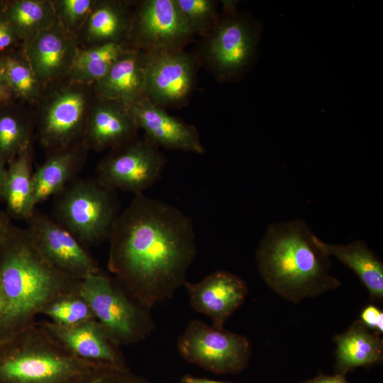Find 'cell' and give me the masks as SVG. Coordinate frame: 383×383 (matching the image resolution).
Segmentation results:
<instances>
[{
  "label": "cell",
  "instance_id": "6da1fadb",
  "mask_svg": "<svg viewBox=\"0 0 383 383\" xmlns=\"http://www.w3.org/2000/svg\"><path fill=\"white\" fill-rule=\"evenodd\" d=\"M109 239V271L147 309L171 299L185 284L197 251L192 219L144 194L118 214Z\"/></svg>",
  "mask_w": 383,
  "mask_h": 383
},
{
  "label": "cell",
  "instance_id": "7a4b0ae2",
  "mask_svg": "<svg viewBox=\"0 0 383 383\" xmlns=\"http://www.w3.org/2000/svg\"><path fill=\"white\" fill-rule=\"evenodd\" d=\"M81 281L53 266L27 228L12 225L0 247V284L5 303L0 344L33 323L52 300L78 292Z\"/></svg>",
  "mask_w": 383,
  "mask_h": 383
},
{
  "label": "cell",
  "instance_id": "3957f363",
  "mask_svg": "<svg viewBox=\"0 0 383 383\" xmlns=\"http://www.w3.org/2000/svg\"><path fill=\"white\" fill-rule=\"evenodd\" d=\"M302 219L270 224L255 251L259 273L275 293L294 304L335 290L331 257Z\"/></svg>",
  "mask_w": 383,
  "mask_h": 383
},
{
  "label": "cell",
  "instance_id": "277c9868",
  "mask_svg": "<svg viewBox=\"0 0 383 383\" xmlns=\"http://www.w3.org/2000/svg\"><path fill=\"white\" fill-rule=\"evenodd\" d=\"M35 321L0 344V383H91L99 369Z\"/></svg>",
  "mask_w": 383,
  "mask_h": 383
},
{
  "label": "cell",
  "instance_id": "5b68a950",
  "mask_svg": "<svg viewBox=\"0 0 383 383\" xmlns=\"http://www.w3.org/2000/svg\"><path fill=\"white\" fill-rule=\"evenodd\" d=\"M55 196L54 219L85 247L109 238L119 214L113 191L96 179H75Z\"/></svg>",
  "mask_w": 383,
  "mask_h": 383
},
{
  "label": "cell",
  "instance_id": "8992f818",
  "mask_svg": "<svg viewBox=\"0 0 383 383\" xmlns=\"http://www.w3.org/2000/svg\"><path fill=\"white\" fill-rule=\"evenodd\" d=\"M79 293L89 305L94 318L120 347L146 339L155 328L149 309L101 271L82 279Z\"/></svg>",
  "mask_w": 383,
  "mask_h": 383
},
{
  "label": "cell",
  "instance_id": "52a82bcc",
  "mask_svg": "<svg viewBox=\"0 0 383 383\" xmlns=\"http://www.w3.org/2000/svg\"><path fill=\"white\" fill-rule=\"evenodd\" d=\"M44 98L38 122V138L51 152L69 148L82 139L95 99L92 87L65 78L52 85Z\"/></svg>",
  "mask_w": 383,
  "mask_h": 383
},
{
  "label": "cell",
  "instance_id": "ba28073f",
  "mask_svg": "<svg viewBox=\"0 0 383 383\" xmlns=\"http://www.w3.org/2000/svg\"><path fill=\"white\" fill-rule=\"evenodd\" d=\"M177 348L185 360L217 375L242 372L248 366L252 354L246 336L216 328L198 319L187 324Z\"/></svg>",
  "mask_w": 383,
  "mask_h": 383
},
{
  "label": "cell",
  "instance_id": "9c48e42d",
  "mask_svg": "<svg viewBox=\"0 0 383 383\" xmlns=\"http://www.w3.org/2000/svg\"><path fill=\"white\" fill-rule=\"evenodd\" d=\"M259 33L254 21L235 11L227 13L204 37L202 60L219 80H236L255 58Z\"/></svg>",
  "mask_w": 383,
  "mask_h": 383
},
{
  "label": "cell",
  "instance_id": "30bf717a",
  "mask_svg": "<svg viewBox=\"0 0 383 383\" xmlns=\"http://www.w3.org/2000/svg\"><path fill=\"white\" fill-rule=\"evenodd\" d=\"M166 162L158 146L136 136L111 149L99 162L96 179L110 190L140 194L160 178Z\"/></svg>",
  "mask_w": 383,
  "mask_h": 383
},
{
  "label": "cell",
  "instance_id": "8fae6325",
  "mask_svg": "<svg viewBox=\"0 0 383 383\" xmlns=\"http://www.w3.org/2000/svg\"><path fill=\"white\" fill-rule=\"evenodd\" d=\"M145 96L165 109L187 103L196 81V60L184 49L144 52Z\"/></svg>",
  "mask_w": 383,
  "mask_h": 383
},
{
  "label": "cell",
  "instance_id": "7c38bea8",
  "mask_svg": "<svg viewBox=\"0 0 383 383\" xmlns=\"http://www.w3.org/2000/svg\"><path fill=\"white\" fill-rule=\"evenodd\" d=\"M192 36L175 0H145L133 12L128 45L144 52L183 49Z\"/></svg>",
  "mask_w": 383,
  "mask_h": 383
},
{
  "label": "cell",
  "instance_id": "4fadbf2b",
  "mask_svg": "<svg viewBox=\"0 0 383 383\" xmlns=\"http://www.w3.org/2000/svg\"><path fill=\"white\" fill-rule=\"evenodd\" d=\"M26 221L38 248L57 269L79 280L101 271L86 247L53 218L35 209Z\"/></svg>",
  "mask_w": 383,
  "mask_h": 383
},
{
  "label": "cell",
  "instance_id": "5bb4252c",
  "mask_svg": "<svg viewBox=\"0 0 383 383\" xmlns=\"http://www.w3.org/2000/svg\"><path fill=\"white\" fill-rule=\"evenodd\" d=\"M39 323L78 359L97 367H126L120 346L96 318L69 326L45 320Z\"/></svg>",
  "mask_w": 383,
  "mask_h": 383
},
{
  "label": "cell",
  "instance_id": "9a60e30c",
  "mask_svg": "<svg viewBox=\"0 0 383 383\" xmlns=\"http://www.w3.org/2000/svg\"><path fill=\"white\" fill-rule=\"evenodd\" d=\"M77 36L57 21L21 44V48L44 89L66 78L79 49Z\"/></svg>",
  "mask_w": 383,
  "mask_h": 383
},
{
  "label": "cell",
  "instance_id": "2e32d148",
  "mask_svg": "<svg viewBox=\"0 0 383 383\" xmlns=\"http://www.w3.org/2000/svg\"><path fill=\"white\" fill-rule=\"evenodd\" d=\"M191 307L207 316L212 326L223 329L224 323L244 303L246 282L228 271H215L196 283L185 282Z\"/></svg>",
  "mask_w": 383,
  "mask_h": 383
},
{
  "label": "cell",
  "instance_id": "e0dca14e",
  "mask_svg": "<svg viewBox=\"0 0 383 383\" xmlns=\"http://www.w3.org/2000/svg\"><path fill=\"white\" fill-rule=\"evenodd\" d=\"M130 109L138 129L159 148L204 153L205 148L194 126L170 115L147 98L139 100Z\"/></svg>",
  "mask_w": 383,
  "mask_h": 383
},
{
  "label": "cell",
  "instance_id": "ac0fdd59",
  "mask_svg": "<svg viewBox=\"0 0 383 383\" xmlns=\"http://www.w3.org/2000/svg\"><path fill=\"white\" fill-rule=\"evenodd\" d=\"M131 109L123 104L95 96L82 140L89 149H112L137 136Z\"/></svg>",
  "mask_w": 383,
  "mask_h": 383
},
{
  "label": "cell",
  "instance_id": "d6986e66",
  "mask_svg": "<svg viewBox=\"0 0 383 383\" xmlns=\"http://www.w3.org/2000/svg\"><path fill=\"white\" fill-rule=\"evenodd\" d=\"M133 11L128 2L96 0L95 4L77 35L79 48L108 43L128 45Z\"/></svg>",
  "mask_w": 383,
  "mask_h": 383
},
{
  "label": "cell",
  "instance_id": "ffe728a7",
  "mask_svg": "<svg viewBox=\"0 0 383 383\" xmlns=\"http://www.w3.org/2000/svg\"><path fill=\"white\" fill-rule=\"evenodd\" d=\"M96 97L131 107L145 98L143 52L130 48L93 86Z\"/></svg>",
  "mask_w": 383,
  "mask_h": 383
},
{
  "label": "cell",
  "instance_id": "44dd1931",
  "mask_svg": "<svg viewBox=\"0 0 383 383\" xmlns=\"http://www.w3.org/2000/svg\"><path fill=\"white\" fill-rule=\"evenodd\" d=\"M81 140L76 145L51 152L33 173V201L36 206L60 193L82 169L88 150Z\"/></svg>",
  "mask_w": 383,
  "mask_h": 383
},
{
  "label": "cell",
  "instance_id": "7402d4cb",
  "mask_svg": "<svg viewBox=\"0 0 383 383\" xmlns=\"http://www.w3.org/2000/svg\"><path fill=\"white\" fill-rule=\"evenodd\" d=\"M335 373L345 375L357 367H370L382 362L383 340L360 320L348 329L333 335Z\"/></svg>",
  "mask_w": 383,
  "mask_h": 383
},
{
  "label": "cell",
  "instance_id": "603a6c76",
  "mask_svg": "<svg viewBox=\"0 0 383 383\" xmlns=\"http://www.w3.org/2000/svg\"><path fill=\"white\" fill-rule=\"evenodd\" d=\"M318 246L350 268L368 291L371 301L383 299V263L365 241L357 240L347 245L328 244L318 236Z\"/></svg>",
  "mask_w": 383,
  "mask_h": 383
},
{
  "label": "cell",
  "instance_id": "cb8c5ba5",
  "mask_svg": "<svg viewBox=\"0 0 383 383\" xmlns=\"http://www.w3.org/2000/svg\"><path fill=\"white\" fill-rule=\"evenodd\" d=\"M3 199L10 218L26 220L36 209L33 201L30 146L19 152L8 165Z\"/></svg>",
  "mask_w": 383,
  "mask_h": 383
},
{
  "label": "cell",
  "instance_id": "d4e9b609",
  "mask_svg": "<svg viewBox=\"0 0 383 383\" xmlns=\"http://www.w3.org/2000/svg\"><path fill=\"white\" fill-rule=\"evenodd\" d=\"M0 5L21 44L29 41L57 21L51 0H13L1 1Z\"/></svg>",
  "mask_w": 383,
  "mask_h": 383
},
{
  "label": "cell",
  "instance_id": "484cf974",
  "mask_svg": "<svg viewBox=\"0 0 383 383\" xmlns=\"http://www.w3.org/2000/svg\"><path fill=\"white\" fill-rule=\"evenodd\" d=\"M130 48L123 43L79 48L66 78L77 84L92 87Z\"/></svg>",
  "mask_w": 383,
  "mask_h": 383
},
{
  "label": "cell",
  "instance_id": "4316f807",
  "mask_svg": "<svg viewBox=\"0 0 383 383\" xmlns=\"http://www.w3.org/2000/svg\"><path fill=\"white\" fill-rule=\"evenodd\" d=\"M0 67L16 99L28 104L41 100L45 89L21 48L3 52L0 55Z\"/></svg>",
  "mask_w": 383,
  "mask_h": 383
},
{
  "label": "cell",
  "instance_id": "83f0119b",
  "mask_svg": "<svg viewBox=\"0 0 383 383\" xmlns=\"http://www.w3.org/2000/svg\"><path fill=\"white\" fill-rule=\"evenodd\" d=\"M31 132L30 117L15 102L0 107V160L6 165L30 146Z\"/></svg>",
  "mask_w": 383,
  "mask_h": 383
},
{
  "label": "cell",
  "instance_id": "f1b7e54d",
  "mask_svg": "<svg viewBox=\"0 0 383 383\" xmlns=\"http://www.w3.org/2000/svg\"><path fill=\"white\" fill-rule=\"evenodd\" d=\"M61 326H73L95 318L88 303L79 292L60 296L50 302L42 313Z\"/></svg>",
  "mask_w": 383,
  "mask_h": 383
},
{
  "label": "cell",
  "instance_id": "f546056e",
  "mask_svg": "<svg viewBox=\"0 0 383 383\" xmlns=\"http://www.w3.org/2000/svg\"><path fill=\"white\" fill-rule=\"evenodd\" d=\"M194 34L205 37L219 18L216 2L212 0H175Z\"/></svg>",
  "mask_w": 383,
  "mask_h": 383
},
{
  "label": "cell",
  "instance_id": "4dcf8cb0",
  "mask_svg": "<svg viewBox=\"0 0 383 383\" xmlns=\"http://www.w3.org/2000/svg\"><path fill=\"white\" fill-rule=\"evenodd\" d=\"M96 0L52 1L57 21L68 33L77 36Z\"/></svg>",
  "mask_w": 383,
  "mask_h": 383
},
{
  "label": "cell",
  "instance_id": "1f68e13d",
  "mask_svg": "<svg viewBox=\"0 0 383 383\" xmlns=\"http://www.w3.org/2000/svg\"><path fill=\"white\" fill-rule=\"evenodd\" d=\"M91 383H150L145 378L132 372L127 367L122 369L100 368Z\"/></svg>",
  "mask_w": 383,
  "mask_h": 383
},
{
  "label": "cell",
  "instance_id": "d6a6232c",
  "mask_svg": "<svg viewBox=\"0 0 383 383\" xmlns=\"http://www.w3.org/2000/svg\"><path fill=\"white\" fill-rule=\"evenodd\" d=\"M20 41L4 9L0 5V51L13 49L18 45Z\"/></svg>",
  "mask_w": 383,
  "mask_h": 383
},
{
  "label": "cell",
  "instance_id": "836d02e7",
  "mask_svg": "<svg viewBox=\"0 0 383 383\" xmlns=\"http://www.w3.org/2000/svg\"><path fill=\"white\" fill-rule=\"evenodd\" d=\"M370 331L378 333H383V312L373 304L365 306L361 313L360 319Z\"/></svg>",
  "mask_w": 383,
  "mask_h": 383
},
{
  "label": "cell",
  "instance_id": "e575fe53",
  "mask_svg": "<svg viewBox=\"0 0 383 383\" xmlns=\"http://www.w3.org/2000/svg\"><path fill=\"white\" fill-rule=\"evenodd\" d=\"M304 383H349L345 376L335 373L333 375H328L323 373L318 374L315 377L306 380Z\"/></svg>",
  "mask_w": 383,
  "mask_h": 383
},
{
  "label": "cell",
  "instance_id": "d590c367",
  "mask_svg": "<svg viewBox=\"0 0 383 383\" xmlns=\"http://www.w3.org/2000/svg\"><path fill=\"white\" fill-rule=\"evenodd\" d=\"M0 99L5 104L14 103L16 100L15 95L7 84L0 67Z\"/></svg>",
  "mask_w": 383,
  "mask_h": 383
},
{
  "label": "cell",
  "instance_id": "8d00e7d4",
  "mask_svg": "<svg viewBox=\"0 0 383 383\" xmlns=\"http://www.w3.org/2000/svg\"><path fill=\"white\" fill-rule=\"evenodd\" d=\"M12 223L6 212L0 211V247L6 237Z\"/></svg>",
  "mask_w": 383,
  "mask_h": 383
},
{
  "label": "cell",
  "instance_id": "74e56055",
  "mask_svg": "<svg viewBox=\"0 0 383 383\" xmlns=\"http://www.w3.org/2000/svg\"><path fill=\"white\" fill-rule=\"evenodd\" d=\"M181 383H232L216 381L208 378L199 377L189 374L184 375L180 380Z\"/></svg>",
  "mask_w": 383,
  "mask_h": 383
},
{
  "label": "cell",
  "instance_id": "f35d334b",
  "mask_svg": "<svg viewBox=\"0 0 383 383\" xmlns=\"http://www.w3.org/2000/svg\"><path fill=\"white\" fill-rule=\"evenodd\" d=\"M6 174V165L0 160V199H3Z\"/></svg>",
  "mask_w": 383,
  "mask_h": 383
},
{
  "label": "cell",
  "instance_id": "ab89813d",
  "mask_svg": "<svg viewBox=\"0 0 383 383\" xmlns=\"http://www.w3.org/2000/svg\"><path fill=\"white\" fill-rule=\"evenodd\" d=\"M4 311H5V303H4V296H3L2 291L1 288V284H0V326H1L3 317H4Z\"/></svg>",
  "mask_w": 383,
  "mask_h": 383
},
{
  "label": "cell",
  "instance_id": "60d3db41",
  "mask_svg": "<svg viewBox=\"0 0 383 383\" xmlns=\"http://www.w3.org/2000/svg\"><path fill=\"white\" fill-rule=\"evenodd\" d=\"M4 104H6L4 103V102L2 101V100L0 99V107H1L2 106H4Z\"/></svg>",
  "mask_w": 383,
  "mask_h": 383
}]
</instances>
